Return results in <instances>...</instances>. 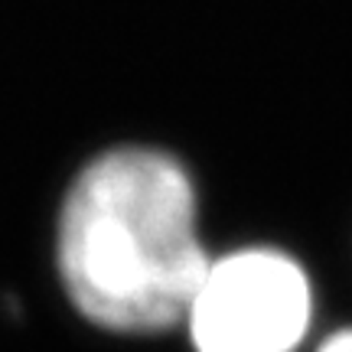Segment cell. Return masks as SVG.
Here are the masks:
<instances>
[{
	"instance_id": "1",
	"label": "cell",
	"mask_w": 352,
	"mask_h": 352,
	"mask_svg": "<svg viewBox=\"0 0 352 352\" xmlns=\"http://www.w3.org/2000/svg\"><path fill=\"white\" fill-rule=\"evenodd\" d=\"M59 264L76 307L101 327L179 323L209 264L189 173L157 151L95 160L65 199Z\"/></svg>"
},
{
	"instance_id": "2",
	"label": "cell",
	"mask_w": 352,
	"mask_h": 352,
	"mask_svg": "<svg viewBox=\"0 0 352 352\" xmlns=\"http://www.w3.org/2000/svg\"><path fill=\"white\" fill-rule=\"evenodd\" d=\"M183 320L196 352H297L316 323L314 274L284 248H241L206 264Z\"/></svg>"
},
{
	"instance_id": "3",
	"label": "cell",
	"mask_w": 352,
	"mask_h": 352,
	"mask_svg": "<svg viewBox=\"0 0 352 352\" xmlns=\"http://www.w3.org/2000/svg\"><path fill=\"white\" fill-rule=\"evenodd\" d=\"M314 352H352V327H340L316 342Z\"/></svg>"
}]
</instances>
